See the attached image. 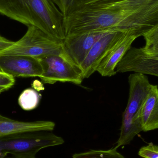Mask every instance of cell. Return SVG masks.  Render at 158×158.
<instances>
[{
	"label": "cell",
	"mask_w": 158,
	"mask_h": 158,
	"mask_svg": "<svg viewBox=\"0 0 158 158\" xmlns=\"http://www.w3.org/2000/svg\"><path fill=\"white\" fill-rule=\"evenodd\" d=\"M64 140L48 131L27 132L0 138V157H35L41 149L63 144Z\"/></svg>",
	"instance_id": "obj_1"
},
{
	"label": "cell",
	"mask_w": 158,
	"mask_h": 158,
	"mask_svg": "<svg viewBox=\"0 0 158 158\" xmlns=\"http://www.w3.org/2000/svg\"><path fill=\"white\" fill-rule=\"evenodd\" d=\"M63 51V41L52 38L34 26H29L25 35L11 46L0 50V56L19 55L41 58L59 54Z\"/></svg>",
	"instance_id": "obj_2"
},
{
	"label": "cell",
	"mask_w": 158,
	"mask_h": 158,
	"mask_svg": "<svg viewBox=\"0 0 158 158\" xmlns=\"http://www.w3.org/2000/svg\"><path fill=\"white\" fill-rule=\"evenodd\" d=\"M42 66L40 78L44 84H54L57 82L80 85L83 80L81 69L75 64L63 50L59 54L39 58Z\"/></svg>",
	"instance_id": "obj_3"
},
{
	"label": "cell",
	"mask_w": 158,
	"mask_h": 158,
	"mask_svg": "<svg viewBox=\"0 0 158 158\" xmlns=\"http://www.w3.org/2000/svg\"><path fill=\"white\" fill-rule=\"evenodd\" d=\"M0 71L14 77H40L43 72L40 59L19 55L0 56Z\"/></svg>",
	"instance_id": "obj_4"
},
{
	"label": "cell",
	"mask_w": 158,
	"mask_h": 158,
	"mask_svg": "<svg viewBox=\"0 0 158 158\" xmlns=\"http://www.w3.org/2000/svg\"><path fill=\"white\" fill-rule=\"evenodd\" d=\"M116 71L133 72L158 77V57L148 56L142 48L131 47L117 65Z\"/></svg>",
	"instance_id": "obj_5"
},
{
	"label": "cell",
	"mask_w": 158,
	"mask_h": 158,
	"mask_svg": "<svg viewBox=\"0 0 158 158\" xmlns=\"http://www.w3.org/2000/svg\"><path fill=\"white\" fill-rule=\"evenodd\" d=\"M124 32H108L95 43L80 67L84 79L88 78L97 71L100 63Z\"/></svg>",
	"instance_id": "obj_6"
},
{
	"label": "cell",
	"mask_w": 158,
	"mask_h": 158,
	"mask_svg": "<svg viewBox=\"0 0 158 158\" xmlns=\"http://www.w3.org/2000/svg\"><path fill=\"white\" fill-rule=\"evenodd\" d=\"M109 32L111 31H94L66 36L63 40V50L80 67L95 43Z\"/></svg>",
	"instance_id": "obj_7"
},
{
	"label": "cell",
	"mask_w": 158,
	"mask_h": 158,
	"mask_svg": "<svg viewBox=\"0 0 158 158\" xmlns=\"http://www.w3.org/2000/svg\"><path fill=\"white\" fill-rule=\"evenodd\" d=\"M128 81L130 86L129 99L122 117L134 118L140 114L141 107L152 84L147 76L140 73L131 74Z\"/></svg>",
	"instance_id": "obj_8"
},
{
	"label": "cell",
	"mask_w": 158,
	"mask_h": 158,
	"mask_svg": "<svg viewBox=\"0 0 158 158\" xmlns=\"http://www.w3.org/2000/svg\"><path fill=\"white\" fill-rule=\"evenodd\" d=\"M137 38L138 37L132 32H124L100 63L97 71L103 77H111L116 75L117 65Z\"/></svg>",
	"instance_id": "obj_9"
},
{
	"label": "cell",
	"mask_w": 158,
	"mask_h": 158,
	"mask_svg": "<svg viewBox=\"0 0 158 158\" xmlns=\"http://www.w3.org/2000/svg\"><path fill=\"white\" fill-rule=\"evenodd\" d=\"M55 126L54 122L50 121H20L0 114V138L27 132L52 131L54 130Z\"/></svg>",
	"instance_id": "obj_10"
},
{
	"label": "cell",
	"mask_w": 158,
	"mask_h": 158,
	"mask_svg": "<svg viewBox=\"0 0 158 158\" xmlns=\"http://www.w3.org/2000/svg\"><path fill=\"white\" fill-rule=\"evenodd\" d=\"M140 117L144 131L158 129V86L152 85L151 89L143 103Z\"/></svg>",
	"instance_id": "obj_11"
},
{
	"label": "cell",
	"mask_w": 158,
	"mask_h": 158,
	"mask_svg": "<svg viewBox=\"0 0 158 158\" xmlns=\"http://www.w3.org/2000/svg\"><path fill=\"white\" fill-rule=\"evenodd\" d=\"M114 1L116 0H61L57 7L64 15V19L69 14L84 7Z\"/></svg>",
	"instance_id": "obj_12"
},
{
	"label": "cell",
	"mask_w": 158,
	"mask_h": 158,
	"mask_svg": "<svg viewBox=\"0 0 158 158\" xmlns=\"http://www.w3.org/2000/svg\"><path fill=\"white\" fill-rule=\"evenodd\" d=\"M42 96L35 89L29 88L21 93L18 99L20 107L25 110H31L39 106Z\"/></svg>",
	"instance_id": "obj_13"
},
{
	"label": "cell",
	"mask_w": 158,
	"mask_h": 158,
	"mask_svg": "<svg viewBox=\"0 0 158 158\" xmlns=\"http://www.w3.org/2000/svg\"><path fill=\"white\" fill-rule=\"evenodd\" d=\"M144 47H142L146 54L152 57H158V29L153 28L144 34Z\"/></svg>",
	"instance_id": "obj_14"
},
{
	"label": "cell",
	"mask_w": 158,
	"mask_h": 158,
	"mask_svg": "<svg viewBox=\"0 0 158 158\" xmlns=\"http://www.w3.org/2000/svg\"><path fill=\"white\" fill-rule=\"evenodd\" d=\"M117 149L118 148L115 147L109 150H90L74 154L72 158H125Z\"/></svg>",
	"instance_id": "obj_15"
},
{
	"label": "cell",
	"mask_w": 158,
	"mask_h": 158,
	"mask_svg": "<svg viewBox=\"0 0 158 158\" xmlns=\"http://www.w3.org/2000/svg\"><path fill=\"white\" fill-rule=\"evenodd\" d=\"M138 155L144 158H158V146L150 143L148 145L143 147L139 150Z\"/></svg>",
	"instance_id": "obj_16"
},
{
	"label": "cell",
	"mask_w": 158,
	"mask_h": 158,
	"mask_svg": "<svg viewBox=\"0 0 158 158\" xmlns=\"http://www.w3.org/2000/svg\"><path fill=\"white\" fill-rule=\"evenodd\" d=\"M15 82V77L0 71V87L10 89Z\"/></svg>",
	"instance_id": "obj_17"
},
{
	"label": "cell",
	"mask_w": 158,
	"mask_h": 158,
	"mask_svg": "<svg viewBox=\"0 0 158 158\" xmlns=\"http://www.w3.org/2000/svg\"><path fill=\"white\" fill-rule=\"evenodd\" d=\"M14 42L11 41L6 38L0 37V50H3L12 45Z\"/></svg>",
	"instance_id": "obj_18"
},
{
	"label": "cell",
	"mask_w": 158,
	"mask_h": 158,
	"mask_svg": "<svg viewBox=\"0 0 158 158\" xmlns=\"http://www.w3.org/2000/svg\"><path fill=\"white\" fill-rule=\"evenodd\" d=\"M0 158H36V157H23V156H13L12 157H3Z\"/></svg>",
	"instance_id": "obj_19"
},
{
	"label": "cell",
	"mask_w": 158,
	"mask_h": 158,
	"mask_svg": "<svg viewBox=\"0 0 158 158\" xmlns=\"http://www.w3.org/2000/svg\"><path fill=\"white\" fill-rule=\"evenodd\" d=\"M8 90L7 88H5V87H0V94L2 92H4V91H7Z\"/></svg>",
	"instance_id": "obj_20"
},
{
	"label": "cell",
	"mask_w": 158,
	"mask_h": 158,
	"mask_svg": "<svg viewBox=\"0 0 158 158\" xmlns=\"http://www.w3.org/2000/svg\"><path fill=\"white\" fill-rule=\"evenodd\" d=\"M52 1L56 4V5L58 6L59 5V3H60L61 0H52Z\"/></svg>",
	"instance_id": "obj_21"
},
{
	"label": "cell",
	"mask_w": 158,
	"mask_h": 158,
	"mask_svg": "<svg viewBox=\"0 0 158 158\" xmlns=\"http://www.w3.org/2000/svg\"><path fill=\"white\" fill-rule=\"evenodd\" d=\"M154 28H155L157 29H158V26H156V27H155Z\"/></svg>",
	"instance_id": "obj_22"
},
{
	"label": "cell",
	"mask_w": 158,
	"mask_h": 158,
	"mask_svg": "<svg viewBox=\"0 0 158 158\" xmlns=\"http://www.w3.org/2000/svg\"><path fill=\"white\" fill-rule=\"evenodd\" d=\"M1 36H1V35H0V37H1Z\"/></svg>",
	"instance_id": "obj_23"
},
{
	"label": "cell",
	"mask_w": 158,
	"mask_h": 158,
	"mask_svg": "<svg viewBox=\"0 0 158 158\" xmlns=\"http://www.w3.org/2000/svg\"></svg>",
	"instance_id": "obj_24"
}]
</instances>
